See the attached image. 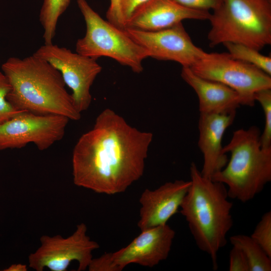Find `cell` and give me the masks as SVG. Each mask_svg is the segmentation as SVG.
Masks as SVG:
<instances>
[{
  "mask_svg": "<svg viewBox=\"0 0 271 271\" xmlns=\"http://www.w3.org/2000/svg\"><path fill=\"white\" fill-rule=\"evenodd\" d=\"M153 133L130 125L110 108L101 111L72 154L73 182L95 193L124 192L143 175Z\"/></svg>",
  "mask_w": 271,
  "mask_h": 271,
  "instance_id": "cell-1",
  "label": "cell"
},
{
  "mask_svg": "<svg viewBox=\"0 0 271 271\" xmlns=\"http://www.w3.org/2000/svg\"><path fill=\"white\" fill-rule=\"evenodd\" d=\"M2 70L11 86L7 99L17 110L80 119L60 72L46 60L34 54L23 59L10 57Z\"/></svg>",
  "mask_w": 271,
  "mask_h": 271,
  "instance_id": "cell-2",
  "label": "cell"
},
{
  "mask_svg": "<svg viewBox=\"0 0 271 271\" xmlns=\"http://www.w3.org/2000/svg\"><path fill=\"white\" fill-rule=\"evenodd\" d=\"M191 185L180 207L195 243L210 255L213 270L218 269L217 254L227 243L233 226L232 203L225 185L202 176L196 165L190 167Z\"/></svg>",
  "mask_w": 271,
  "mask_h": 271,
  "instance_id": "cell-3",
  "label": "cell"
},
{
  "mask_svg": "<svg viewBox=\"0 0 271 271\" xmlns=\"http://www.w3.org/2000/svg\"><path fill=\"white\" fill-rule=\"evenodd\" d=\"M260 134L255 126L236 130L223 148L230 160L211 180L226 186L230 198L249 201L271 181V149L261 147Z\"/></svg>",
  "mask_w": 271,
  "mask_h": 271,
  "instance_id": "cell-4",
  "label": "cell"
},
{
  "mask_svg": "<svg viewBox=\"0 0 271 271\" xmlns=\"http://www.w3.org/2000/svg\"><path fill=\"white\" fill-rule=\"evenodd\" d=\"M213 11L210 47L229 42L260 51L271 44V0H221Z\"/></svg>",
  "mask_w": 271,
  "mask_h": 271,
  "instance_id": "cell-5",
  "label": "cell"
},
{
  "mask_svg": "<svg viewBox=\"0 0 271 271\" xmlns=\"http://www.w3.org/2000/svg\"><path fill=\"white\" fill-rule=\"evenodd\" d=\"M77 4L86 24V33L76 42V52L96 60L109 57L135 73L142 72V62L149 57L147 51L125 29L103 19L86 0H77Z\"/></svg>",
  "mask_w": 271,
  "mask_h": 271,
  "instance_id": "cell-6",
  "label": "cell"
},
{
  "mask_svg": "<svg viewBox=\"0 0 271 271\" xmlns=\"http://www.w3.org/2000/svg\"><path fill=\"white\" fill-rule=\"evenodd\" d=\"M203 78L223 84L237 92L244 105L254 104V94L271 88V77L257 67L232 58L228 53H206L190 67Z\"/></svg>",
  "mask_w": 271,
  "mask_h": 271,
  "instance_id": "cell-7",
  "label": "cell"
},
{
  "mask_svg": "<svg viewBox=\"0 0 271 271\" xmlns=\"http://www.w3.org/2000/svg\"><path fill=\"white\" fill-rule=\"evenodd\" d=\"M141 231L126 246L93 258L88 270L121 271L131 263L153 267L166 259L175 237V231L166 224Z\"/></svg>",
  "mask_w": 271,
  "mask_h": 271,
  "instance_id": "cell-8",
  "label": "cell"
},
{
  "mask_svg": "<svg viewBox=\"0 0 271 271\" xmlns=\"http://www.w3.org/2000/svg\"><path fill=\"white\" fill-rule=\"evenodd\" d=\"M87 230L86 224L81 223L66 238L43 235L40 246L29 256V266L36 271H43L46 267L52 271H65L72 261H77L78 270L87 269L93 258L92 252L99 245L87 235Z\"/></svg>",
  "mask_w": 271,
  "mask_h": 271,
  "instance_id": "cell-9",
  "label": "cell"
},
{
  "mask_svg": "<svg viewBox=\"0 0 271 271\" xmlns=\"http://www.w3.org/2000/svg\"><path fill=\"white\" fill-rule=\"evenodd\" d=\"M34 54L60 72L66 85L72 91L76 109L80 113L86 110L92 100L90 87L102 70L96 60L53 43L41 46Z\"/></svg>",
  "mask_w": 271,
  "mask_h": 271,
  "instance_id": "cell-10",
  "label": "cell"
},
{
  "mask_svg": "<svg viewBox=\"0 0 271 271\" xmlns=\"http://www.w3.org/2000/svg\"><path fill=\"white\" fill-rule=\"evenodd\" d=\"M69 120L62 115L22 111L0 124V150L23 148L30 143L46 150L63 138Z\"/></svg>",
  "mask_w": 271,
  "mask_h": 271,
  "instance_id": "cell-11",
  "label": "cell"
},
{
  "mask_svg": "<svg viewBox=\"0 0 271 271\" xmlns=\"http://www.w3.org/2000/svg\"><path fill=\"white\" fill-rule=\"evenodd\" d=\"M125 30L130 38L147 51L149 57L173 61L182 67H190L206 53L193 43L182 23L156 31Z\"/></svg>",
  "mask_w": 271,
  "mask_h": 271,
  "instance_id": "cell-12",
  "label": "cell"
},
{
  "mask_svg": "<svg viewBox=\"0 0 271 271\" xmlns=\"http://www.w3.org/2000/svg\"><path fill=\"white\" fill-rule=\"evenodd\" d=\"M190 185L191 181L177 180L153 190H145L139 199L140 230L167 224L180 209Z\"/></svg>",
  "mask_w": 271,
  "mask_h": 271,
  "instance_id": "cell-13",
  "label": "cell"
},
{
  "mask_svg": "<svg viewBox=\"0 0 271 271\" xmlns=\"http://www.w3.org/2000/svg\"><path fill=\"white\" fill-rule=\"evenodd\" d=\"M208 11L189 9L174 0H149L139 7L125 22V29L156 31L187 19L208 20Z\"/></svg>",
  "mask_w": 271,
  "mask_h": 271,
  "instance_id": "cell-14",
  "label": "cell"
},
{
  "mask_svg": "<svg viewBox=\"0 0 271 271\" xmlns=\"http://www.w3.org/2000/svg\"><path fill=\"white\" fill-rule=\"evenodd\" d=\"M236 111L224 113H200L198 147L203 156L201 173L211 179L228 162L222 141L226 129L232 123Z\"/></svg>",
  "mask_w": 271,
  "mask_h": 271,
  "instance_id": "cell-15",
  "label": "cell"
},
{
  "mask_svg": "<svg viewBox=\"0 0 271 271\" xmlns=\"http://www.w3.org/2000/svg\"><path fill=\"white\" fill-rule=\"evenodd\" d=\"M181 76L196 93L200 113H229L244 105L242 98L235 90L221 83L199 76L190 67H182Z\"/></svg>",
  "mask_w": 271,
  "mask_h": 271,
  "instance_id": "cell-16",
  "label": "cell"
},
{
  "mask_svg": "<svg viewBox=\"0 0 271 271\" xmlns=\"http://www.w3.org/2000/svg\"><path fill=\"white\" fill-rule=\"evenodd\" d=\"M229 239L232 246L239 248L244 253L249 271L271 270V257L250 236L237 234L231 236Z\"/></svg>",
  "mask_w": 271,
  "mask_h": 271,
  "instance_id": "cell-17",
  "label": "cell"
},
{
  "mask_svg": "<svg viewBox=\"0 0 271 271\" xmlns=\"http://www.w3.org/2000/svg\"><path fill=\"white\" fill-rule=\"evenodd\" d=\"M71 0H44L39 20L44 30V44L53 43L60 17L68 7Z\"/></svg>",
  "mask_w": 271,
  "mask_h": 271,
  "instance_id": "cell-18",
  "label": "cell"
},
{
  "mask_svg": "<svg viewBox=\"0 0 271 271\" xmlns=\"http://www.w3.org/2000/svg\"><path fill=\"white\" fill-rule=\"evenodd\" d=\"M233 58L251 64L271 75V57L246 45L234 43L223 44Z\"/></svg>",
  "mask_w": 271,
  "mask_h": 271,
  "instance_id": "cell-19",
  "label": "cell"
},
{
  "mask_svg": "<svg viewBox=\"0 0 271 271\" xmlns=\"http://www.w3.org/2000/svg\"><path fill=\"white\" fill-rule=\"evenodd\" d=\"M255 101L261 105L264 116V127L260 136L261 147L265 149H271V88L258 90L254 94Z\"/></svg>",
  "mask_w": 271,
  "mask_h": 271,
  "instance_id": "cell-20",
  "label": "cell"
},
{
  "mask_svg": "<svg viewBox=\"0 0 271 271\" xmlns=\"http://www.w3.org/2000/svg\"><path fill=\"white\" fill-rule=\"evenodd\" d=\"M250 236L271 257L270 211L265 212L261 216Z\"/></svg>",
  "mask_w": 271,
  "mask_h": 271,
  "instance_id": "cell-21",
  "label": "cell"
},
{
  "mask_svg": "<svg viewBox=\"0 0 271 271\" xmlns=\"http://www.w3.org/2000/svg\"><path fill=\"white\" fill-rule=\"evenodd\" d=\"M11 89L10 83L4 73L0 71V124L23 111L15 109L7 99Z\"/></svg>",
  "mask_w": 271,
  "mask_h": 271,
  "instance_id": "cell-22",
  "label": "cell"
},
{
  "mask_svg": "<svg viewBox=\"0 0 271 271\" xmlns=\"http://www.w3.org/2000/svg\"><path fill=\"white\" fill-rule=\"evenodd\" d=\"M229 256V271H249L247 260L239 248L233 246Z\"/></svg>",
  "mask_w": 271,
  "mask_h": 271,
  "instance_id": "cell-23",
  "label": "cell"
},
{
  "mask_svg": "<svg viewBox=\"0 0 271 271\" xmlns=\"http://www.w3.org/2000/svg\"><path fill=\"white\" fill-rule=\"evenodd\" d=\"M180 5L191 9L213 11L218 8L221 0H174Z\"/></svg>",
  "mask_w": 271,
  "mask_h": 271,
  "instance_id": "cell-24",
  "label": "cell"
},
{
  "mask_svg": "<svg viewBox=\"0 0 271 271\" xmlns=\"http://www.w3.org/2000/svg\"><path fill=\"white\" fill-rule=\"evenodd\" d=\"M121 0H110L106 13L107 21L115 26L125 29V21L121 10Z\"/></svg>",
  "mask_w": 271,
  "mask_h": 271,
  "instance_id": "cell-25",
  "label": "cell"
},
{
  "mask_svg": "<svg viewBox=\"0 0 271 271\" xmlns=\"http://www.w3.org/2000/svg\"><path fill=\"white\" fill-rule=\"evenodd\" d=\"M149 0H121V10L125 22L132 13L141 6Z\"/></svg>",
  "mask_w": 271,
  "mask_h": 271,
  "instance_id": "cell-26",
  "label": "cell"
},
{
  "mask_svg": "<svg viewBox=\"0 0 271 271\" xmlns=\"http://www.w3.org/2000/svg\"><path fill=\"white\" fill-rule=\"evenodd\" d=\"M6 271H26L27 270V265L21 263L12 264L8 268L4 269Z\"/></svg>",
  "mask_w": 271,
  "mask_h": 271,
  "instance_id": "cell-27",
  "label": "cell"
}]
</instances>
